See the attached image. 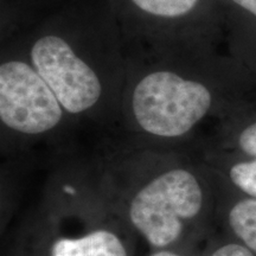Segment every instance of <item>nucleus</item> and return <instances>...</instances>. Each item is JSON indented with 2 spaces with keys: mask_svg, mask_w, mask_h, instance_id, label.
Instances as JSON below:
<instances>
[{
  "mask_svg": "<svg viewBox=\"0 0 256 256\" xmlns=\"http://www.w3.org/2000/svg\"><path fill=\"white\" fill-rule=\"evenodd\" d=\"M228 177L240 191L256 198V159L247 158L232 162L228 168Z\"/></svg>",
  "mask_w": 256,
  "mask_h": 256,
  "instance_id": "obj_8",
  "label": "nucleus"
},
{
  "mask_svg": "<svg viewBox=\"0 0 256 256\" xmlns=\"http://www.w3.org/2000/svg\"><path fill=\"white\" fill-rule=\"evenodd\" d=\"M119 118L136 147L172 148L215 113L226 88L248 69L211 46H128Z\"/></svg>",
  "mask_w": 256,
  "mask_h": 256,
  "instance_id": "obj_1",
  "label": "nucleus"
},
{
  "mask_svg": "<svg viewBox=\"0 0 256 256\" xmlns=\"http://www.w3.org/2000/svg\"><path fill=\"white\" fill-rule=\"evenodd\" d=\"M70 116L20 46L2 52L0 122L2 130L34 139L57 132Z\"/></svg>",
  "mask_w": 256,
  "mask_h": 256,
  "instance_id": "obj_5",
  "label": "nucleus"
},
{
  "mask_svg": "<svg viewBox=\"0 0 256 256\" xmlns=\"http://www.w3.org/2000/svg\"><path fill=\"white\" fill-rule=\"evenodd\" d=\"M166 160L133 188L126 202L128 222L153 250L176 248L206 206L197 172L185 160Z\"/></svg>",
  "mask_w": 256,
  "mask_h": 256,
  "instance_id": "obj_3",
  "label": "nucleus"
},
{
  "mask_svg": "<svg viewBox=\"0 0 256 256\" xmlns=\"http://www.w3.org/2000/svg\"><path fill=\"white\" fill-rule=\"evenodd\" d=\"M226 8L232 17L240 16L246 24L256 26V0H220V11Z\"/></svg>",
  "mask_w": 256,
  "mask_h": 256,
  "instance_id": "obj_10",
  "label": "nucleus"
},
{
  "mask_svg": "<svg viewBox=\"0 0 256 256\" xmlns=\"http://www.w3.org/2000/svg\"><path fill=\"white\" fill-rule=\"evenodd\" d=\"M49 256H130L119 232L95 226L75 236H58L50 243Z\"/></svg>",
  "mask_w": 256,
  "mask_h": 256,
  "instance_id": "obj_6",
  "label": "nucleus"
},
{
  "mask_svg": "<svg viewBox=\"0 0 256 256\" xmlns=\"http://www.w3.org/2000/svg\"><path fill=\"white\" fill-rule=\"evenodd\" d=\"M210 256H255L240 242H230L214 249Z\"/></svg>",
  "mask_w": 256,
  "mask_h": 256,
  "instance_id": "obj_11",
  "label": "nucleus"
},
{
  "mask_svg": "<svg viewBox=\"0 0 256 256\" xmlns=\"http://www.w3.org/2000/svg\"><path fill=\"white\" fill-rule=\"evenodd\" d=\"M128 46H212L220 0H110Z\"/></svg>",
  "mask_w": 256,
  "mask_h": 256,
  "instance_id": "obj_4",
  "label": "nucleus"
},
{
  "mask_svg": "<svg viewBox=\"0 0 256 256\" xmlns=\"http://www.w3.org/2000/svg\"><path fill=\"white\" fill-rule=\"evenodd\" d=\"M20 49L70 118H119L127 48L110 0H70Z\"/></svg>",
  "mask_w": 256,
  "mask_h": 256,
  "instance_id": "obj_2",
  "label": "nucleus"
},
{
  "mask_svg": "<svg viewBox=\"0 0 256 256\" xmlns=\"http://www.w3.org/2000/svg\"><path fill=\"white\" fill-rule=\"evenodd\" d=\"M234 144L243 156L256 159V119L247 121L238 128Z\"/></svg>",
  "mask_w": 256,
  "mask_h": 256,
  "instance_id": "obj_9",
  "label": "nucleus"
},
{
  "mask_svg": "<svg viewBox=\"0 0 256 256\" xmlns=\"http://www.w3.org/2000/svg\"><path fill=\"white\" fill-rule=\"evenodd\" d=\"M148 256H186L183 252H179L176 250V248H168V249H156L150 254Z\"/></svg>",
  "mask_w": 256,
  "mask_h": 256,
  "instance_id": "obj_12",
  "label": "nucleus"
},
{
  "mask_svg": "<svg viewBox=\"0 0 256 256\" xmlns=\"http://www.w3.org/2000/svg\"><path fill=\"white\" fill-rule=\"evenodd\" d=\"M228 224L240 243L256 256V198H244L229 209Z\"/></svg>",
  "mask_w": 256,
  "mask_h": 256,
  "instance_id": "obj_7",
  "label": "nucleus"
}]
</instances>
